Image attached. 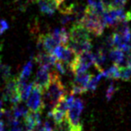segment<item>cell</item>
Instances as JSON below:
<instances>
[{"label": "cell", "instance_id": "1", "mask_svg": "<svg viewBox=\"0 0 131 131\" xmlns=\"http://www.w3.org/2000/svg\"><path fill=\"white\" fill-rule=\"evenodd\" d=\"M43 101L49 108V111L56 106L60 100L65 96V88L60 77L56 71L51 72V80L49 85L43 91Z\"/></svg>", "mask_w": 131, "mask_h": 131}, {"label": "cell", "instance_id": "2", "mask_svg": "<svg viewBox=\"0 0 131 131\" xmlns=\"http://www.w3.org/2000/svg\"><path fill=\"white\" fill-rule=\"evenodd\" d=\"M79 23L94 36H100L106 27V24L103 18V14H97L90 10L87 8V6L85 14Z\"/></svg>", "mask_w": 131, "mask_h": 131}, {"label": "cell", "instance_id": "3", "mask_svg": "<svg viewBox=\"0 0 131 131\" xmlns=\"http://www.w3.org/2000/svg\"><path fill=\"white\" fill-rule=\"evenodd\" d=\"M84 110V103L81 99H74L73 104L67 111L66 118L72 127V131H83V125L80 122V116Z\"/></svg>", "mask_w": 131, "mask_h": 131}, {"label": "cell", "instance_id": "4", "mask_svg": "<svg viewBox=\"0 0 131 131\" xmlns=\"http://www.w3.org/2000/svg\"><path fill=\"white\" fill-rule=\"evenodd\" d=\"M103 18L106 26L114 27L119 23H129L131 21V12L119 9H105Z\"/></svg>", "mask_w": 131, "mask_h": 131}, {"label": "cell", "instance_id": "5", "mask_svg": "<svg viewBox=\"0 0 131 131\" xmlns=\"http://www.w3.org/2000/svg\"><path fill=\"white\" fill-rule=\"evenodd\" d=\"M2 100L4 102H10L14 104L21 101L18 89V77H11L8 80L6 81L5 87L3 92Z\"/></svg>", "mask_w": 131, "mask_h": 131}, {"label": "cell", "instance_id": "6", "mask_svg": "<svg viewBox=\"0 0 131 131\" xmlns=\"http://www.w3.org/2000/svg\"><path fill=\"white\" fill-rule=\"evenodd\" d=\"M92 75L89 73L82 72L76 73L71 86V94H83L88 91V84Z\"/></svg>", "mask_w": 131, "mask_h": 131}, {"label": "cell", "instance_id": "7", "mask_svg": "<svg viewBox=\"0 0 131 131\" xmlns=\"http://www.w3.org/2000/svg\"><path fill=\"white\" fill-rule=\"evenodd\" d=\"M43 91L41 90L39 88L34 84L33 89L28 98L27 101V106L31 111L34 112H39L41 113L45 107V104H44L43 99Z\"/></svg>", "mask_w": 131, "mask_h": 131}, {"label": "cell", "instance_id": "8", "mask_svg": "<svg viewBox=\"0 0 131 131\" xmlns=\"http://www.w3.org/2000/svg\"><path fill=\"white\" fill-rule=\"evenodd\" d=\"M89 34L90 33L80 23H74L69 32V41L74 43H81L87 40H91Z\"/></svg>", "mask_w": 131, "mask_h": 131}, {"label": "cell", "instance_id": "9", "mask_svg": "<svg viewBox=\"0 0 131 131\" xmlns=\"http://www.w3.org/2000/svg\"><path fill=\"white\" fill-rule=\"evenodd\" d=\"M51 80V72H49V69L40 67L39 71L36 73L34 84L39 88L43 92L48 88Z\"/></svg>", "mask_w": 131, "mask_h": 131}, {"label": "cell", "instance_id": "10", "mask_svg": "<svg viewBox=\"0 0 131 131\" xmlns=\"http://www.w3.org/2000/svg\"><path fill=\"white\" fill-rule=\"evenodd\" d=\"M63 0H39V7L42 14L52 15L63 4Z\"/></svg>", "mask_w": 131, "mask_h": 131}, {"label": "cell", "instance_id": "11", "mask_svg": "<svg viewBox=\"0 0 131 131\" xmlns=\"http://www.w3.org/2000/svg\"><path fill=\"white\" fill-rule=\"evenodd\" d=\"M34 60L37 63H39V67L50 69L51 66H53L54 64V63H55L57 59L53 54H50L45 52V51H40L34 57Z\"/></svg>", "mask_w": 131, "mask_h": 131}, {"label": "cell", "instance_id": "12", "mask_svg": "<svg viewBox=\"0 0 131 131\" xmlns=\"http://www.w3.org/2000/svg\"><path fill=\"white\" fill-rule=\"evenodd\" d=\"M51 34L55 38L59 44H61V45H67L68 44L69 41V35L64 28H55L51 32Z\"/></svg>", "mask_w": 131, "mask_h": 131}, {"label": "cell", "instance_id": "13", "mask_svg": "<svg viewBox=\"0 0 131 131\" xmlns=\"http://www.w3.org/2000/svg\"><path fill=\"white\" fill-rule=\"evenodd\" d=\"M108 58L114 62V63L118 65H121L125 60L124 52L117 48H113L110 49V53H108Z\"/></svg>", "mask_w": 131, "mask_h": 131}, {"label": "cell", "instance_id": "14", "mask_svg": "<svg viewBox=\"0 0 131 131\" xmlns=\"http://www.w3.org/2000/svg\"><path fill=\"white\" fill-rule=\"evenodd\" d=\"M87 8L100 14H103L106 9L104 0H88Z\"/></svg>", "mask_w": 131, "mask_h": 131}, {"label": "cell", "instance_id": "15", "mask_svg": "<svg viewBox=\"0 0 131 131\" xmlns=\"http://www.w3.org/2000/svg\"><path fill=\"white\" fill-rule=\"evenodd\" d=\"M102 73H103L104 77L113 79H120L121 74V65H118L114 63L113 66L110 67L108 69L104 70Z\"/></svg>", "mask_w": 131, "mask_h": 131}, {"label": "cell", "instance_id": "16", "mask_svg": "<svg viewBox=\"0 0 131 131\" xmlns=\"http://www.w3.org/2000/svg\"><path fill=\"white\" fill-rule=\"evenodd\" d=\"M12 111L16 119H23L26 116V114L28 112L27 107L21 104L20 102L14 104V106L12 108Z\"/></svg>", "mask_w": 131, "mask_h": 131}, {"label": "cell", "instance_id": "17", "mask_svg": "<svg viewBox=\"0 0 131 131\" xmlns=\"http://www.w3.org/2000/svg\"><path fill=\"white\" fill-rule=\"evenodd\" d=\"M32 70H33V60L31 59L29 61L25 64L24 69H22L19 76L18 77V79H21V80H28V79L29 78V76L32 73Z\"/></svg>", "mask_w": 131, "mask_h": 131}, {"label": "cell", "instance_id": "18", "mask_svg": "<svg viewBox=\"0 0 131 131\" xmlns=\"http://www.w3.org/2000/svg\"><path fill=\"white\" fill-rule=\"evenodd\" d=\"M128 0H110V2H104L106 9H119L124 8Z\"/></svg>", "mask_w": 131, "mask_h": 131}, {"label": "cell", "instance_id": "19", "mask_svg": "<svg viewBox=\"0 0 131 131\" xmlns=\"http://www.w3.org/2000/svg\"><path fill=\"white\" fill-rule=\"evenodd\" d=\"M0 78L4 81H7L11 78V67L7 64L0 63Z\"/></svg>", "mask_w": 131, "mask_h": 131}, {"label": "cell", "instance_id": "20", "mask_svg": "<svg viewBox=\"0 0 131 131\" xmlns=\"http://www.w3.org/2000/svg\"><path fill=\"white\" fill-rule=\"evenodd\" d=\"M104 76H103L102 72H100V73L97 74L96 76H94V77H92L90 81H89V84H88V90L94 91L95 89H97L99 83H100V81L101 80V79Z\"/></svg>", "mask_w": 131, "mask_h": 131}, {"label": "cell", "instance_id": "21", "mask_svg": "<svg viewBox=\"0 0 131 131\" xmlns=\"http://www.w3.org/2000/svg\"><path fill=\"white\" fill-rule=\"evenodd\" d=\"M54 131H72V127L67 118H65V119L63 120L61 123L55 124Z\"/></svg>", "mask_w": 131, "mask_h": 131}, {"label": "cell", "instance_id": "22", "mask_svg": "<svg viewBox=\"0 0 131 131\" xmlns=\"http://www.w3.org/2000/svg\"><path fill=\"white\" fill-rule=\"evenodd\" d=\"M116 90H117V88H116L115 84H114V83H113V82L110 83V84L108 85V87L106 90V94H105V96H106L107 100H111Z\"/></svg>", "mask_w": 131, "mask_h": 131}, {"label": "cell", "instance_id": "23", "mask_svg": "<svg viewBox=\"0 0 131 131\" xmlns=\"http://www.w3.org/2000/svg\"><path fill=\"white\" fill-rule=\"evenodd\" d=\"M9 28V25L6 20L1 19L0 20V35H2L6 30H8Z\"/></svg>", "mask_w": 131, "mask_h": 131}, {"label": "cell", "instance_id": "24", "mask_svg": "<svg viewBox=\"0 0 131 131\" xmlns=\"http://www.w3.org/2000/svg\"><path fill=\"white\" fill-rule=\"evenodd\" d=\"M4 110L3 108L2 105H0V119H2V117L4 116Z\"/></svg>", "mask_w": 131, "mask_h": 131}, {"label": "cell", "instance_id": "25", "mask_svg": "<svg viewBox=\"0 0 131 131\" xmlns=\"http://www.w3.org/2000/svg\"><path fill=\"white\" fill-rule=\"evenodd\" d=\"M30 2H33V3H35V2H39V0H29Z\"/></svg>", "mask_w": 131, "mask_h": 131}, {"label": "cell", "instance_id": "26", "mask_svg": "<svg viewBox=\"0 0 131 131\" xmlns=\"http://www.w3.org/2000/svg\"><path fill=\"white\" fill-rule=\"evenodd\" d=\"M0 63H1V57H0Z\"/></svg>", "mask_w": 131, "mask_h": 131}]
</instances>
